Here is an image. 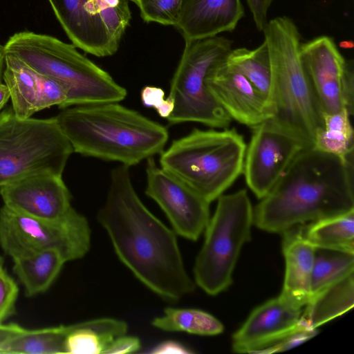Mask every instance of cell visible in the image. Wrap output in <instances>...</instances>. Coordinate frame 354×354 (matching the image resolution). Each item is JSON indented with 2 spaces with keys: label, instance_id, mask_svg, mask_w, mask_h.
<instances>
[{
  "label": "cell",
  "instance_id": "cell-21",
  "mask_svg": "<svg viewBox=\"0 0 354 354\" xmlns=\"http://www.w3.org/2000/svg\"><path fill=\"white\" fill-rule=\"evenodd\" d=\"M127 329L124 321L110 317L73 324L66 339V353H103L111 341L126 334Z\"/></svg>",
  "mask_w": 354,
  "mask_h": 354
},
{
  "label": "cell",
  "instance_id": "cell-25",
  "mask_svg": "<svg viewBox=\"0 0 354 354\" xmlns=\"http://www.w3.org/2000/svg\"><path fill=\"white\" fill-rule=\"evenodd\" d=\"M350 116L346 109L323 113L322 125L315 132L313 146L344 159L353 158L354 131Z\"/></svg>",
  "mask_w": 354,
  "mask_h": 354
},
{
  "label": "cell",
  "instance_id": "cell-32",
  "mask_svg": "<svg viewBox=\"0 0 354 354\" xmlns=\"http://www.w3.org/2000/svg\"><path fill=\"white\" fill-rule=\"evenodd\" d=\"M38 95L36 112L57 105L64 109L68 95V88L59 82L37 73Z\"/></svg>",
  "mask_w": 354,
  "mask_h": 354
},
{
  "label": "cell",
  "instance_id": "cell-33",
  "mask_svg": "<svg viewBox=\"0 0 354 354\" xmlns=\"http://www.w3.org/2000/svg\"><path fill=\"white\" fill-rule=\"evenodd\" d=\"M19 289L12 277L0 263V324L12 316L16 311V302Z\"/></svg>",
  "mask_w": 354,
  "mask_h": 354
},
{
  "label": "cell",
  "instance_id": "cell-37",
  "mask_svg": "<svg viewBox=\"0 0 354 354\" xmlns=\"http://www.w3.org/2000/svg\"><path fill=\"white\" fill-rule=\"evenodd\" d=\"M246 1L252 14L257 28L259 31H263L268 23V11L273 0H246Z\"/></svg>",
  "mask_w": 354,
  "mask_h": 354
},
{
  "label": "cell",
  "instance_id": "cell-9",
  "mask_svg": "<svg viewBox=\"0 0 354 354\" xmlns=\"http://www.w3.org/2000/svg\"><path fill=\"white\" fill-rule=\"evenodd\" d=\"M185 41L171 80L169 97L174 108L167 120L170 124L194 122L225 129L232 118L210 94L205 79L213 66L225 59L232 41L221 36Z\"/></svg>",
  "mask_w": 354,
  "mask_h": 354
},
{
  "label": "cell",
  "instance_id": "cell-23",
  "mask_svg": "<svg viewBox=\"0 0 354 354\" xmlns=\"http://www.w3.org/2000/svg\"><path fill=\"white\" fill-rule=\"evenodd\" d=\"M3 79L9 89L15 115L21 119L31 118L36 113L37 73L15 57L6 55Z\"/></svg>",
  "mask_w": 354,
  "mask_h": 354
},
{
  "label": "cell",
  "instance_id": "cell-2",
  "mask_svg": "<svg viewBox=\"0 0 354 354\" xmlns=\"http://www.w3.org/2000/svg\"><path fill=\"white\" fill-rule=\"evenodd\" d=\"M354 210L353 158L308 147L253 210L254 225L280 233Z\"/></svg>",
  "mask_w": 354,
  "mask_h": 354
},
{
  "label": "cell",
  "instance_id": "cell-5",
  "mask_svg": "<svg viewBox=\"0 0 354 354\" xmlns=\"http://www.w3.org/2000/svg\"><path fill=\"white\" fill-rule=\"evenodd\" d=\"M263 32L272 71V118L313 146L322 113L301 62L298 28L291 19L278 17L268 21Z\"/></svg>",
  "mask_w": 354,
  "mask_h": 354
},
{
  "label": "cell",
  "instance_id": "cell-44",
  "mask_svg": "<svg viewBox=\"0 0 354 354\" xmlns=\"http://www.w3.org/2000/svg\"><path fill=\"white\" fill-rule=\"evenodd\" d=\"M129 1V0H128Z\"/></svg>",
  "mask_w": 354,
  "mask_h": 354
},
{
  "label": "cell",
  "instance_id": "cell-34",
  "mask_svg": "<svg viewBox=\"0 0 354 354\" xmlns=\"http://www.w3.org/2000/svg\"><path fill=\"white\" fill-rule=\"evenodd\" d=\"M141 100L147 107H153L158 115L167 118L172 113L174 104L169 96L165 98L164 91L158 87L147 86L142 89Z\"/></svg>",
  "mask_w": 354,
  "mask_h": 354
},
{
  "label": "cell",
  "instance_id": "cell-31",
  "mask_svg": "<svg viewBox=\"0 0 354 354\" xmlns=\"http://www.w3.org/2000/svg\"><path fill=\"white\" fill-rule=\"evenodd\" d=\"M140 9V16L147 22L174 26L183 0H129Z\"/></svg>",
  "mask_w": 354,
  "mask_h": 354
},
{
  "label": "cell",
  "instance_id": "cell-43",
  "mask_svg": "<svg viewBox=\"0 0 354 354\" xmlns=\"http://www.w3.org/2000/svg\"><path fill=\"white\" fill-rule=\"evenodd\" d=\"M3 262V259L2 257L0 256V263Z\"/></svg>",
  "mask_w": 354,
  "mask_h": 354
},
{
  "label": "cell",
  "instance_id": "cell-15",
  "mask_svg": "<svg viewBox=\"0 0 354 354\" xmlns=\"http://www.w3.org/2000/svg\"><path fill=\"white\" fill-rule=\"evenodd\" d=\"M205 84L210 94L232 120L252 129L273 117L267 100L225 59L209 70Z\"/></svg>",
  "mask_w": 354,
  "mask_h": 354
},
{
  "label": "cell",
  "instance_id": "cell-18",
  "mask_svg": "<svg viewBox=\"0 0 354 354\" xmlns=\"http://www.w3.org/2000/svg\"><path fill=\"white\" fill-rule=\"evenodd\" d=\"M244 15L241 0H183L174 26L185 41L232 32Z\"/></svg>",
  "mask_w": 354,
  "mask_h": 354
},
{
  "label": "cell",
  "instance_id": "cell-29",
  "mask_svg": "<svg viewBox=\"0 0 354 354\" xmlns=\"http://www.w3.org/2000/svg\"><path fill=\"white\" fill-rule=\"evenodd\" d=\"M352 273L354 253L315 248L310 299Z\"/></svg>",
  "mask_w": 354,
  "mask_h": 354
},
{
  "label": "cell",
  "instance_id": "cell-24",
  "mask_svg": "<svg viewBox=\"0 0 354 354\" xmlns=\"http://www.w3.org/2000/svg\"><path fill=\"white\" fill-rule=\"evenodd\" d=\"M303 232L315 248L354 253V210L311 222Z\"/></svg>",
  "mask_w": 354,
  "mask_h": 354
},
{
  "label": "cell",
  "instance_id": "cell-6",
  "mask_svg": "<svg viewBox=\"0 0 354 354\" xmlns=\"http://www.w3.org/2000/svg\"><path fill=\"white\" fill-rule=\"evenodd\" d=\"M245 150L235 129H194L160 153V167L210 203L243 174Z\"/></svg>",
  "mask_w": 354,
  "mask_h": 354
},
{
  "label": "cell",
  "instance_id": "cell-3",
  "mask_svg": "<svg viewBox=\"0 0 354 354\" xmlns=\"http://www.w3.org/2000/svg\"><path fill=\"white\" fill-rule=\"evenodd\" d=\"M73 151L127 167L160 153L165 127L118 102L75 105L55 117Z\"/></svg>",
  "mask_w": 354,
  "mask_h": 354
},
{
  "label": "cell",
  "instance_id": "cell-20",
  "mask_svg": "<svg viewBox=\"0 0 354 354\" xmlns=\"http://www.w3.org/2000/svg\"><path fill=\"white\" fill-rule=\"evenodd\" d=\"M354 305V273L312 297L304 307L302 323L317 329L344 314Z\"/></svg>",
  "mask_w": 354,
  "mask_h": 354
},
{
  "label": "cell",
  "instance_id": "cell-11",
  "mask_svg": "<svg viewBox=\"0 0 354 354\" xmlns=\"http://www.w3.org/2000/svg\"><path fill=\"white\" fill-rule=\"evenodd\" d=\"M252 129L249 145L246 147L243 173L248 187L261 199L297 154L311 146L273 118Z\"/></svg>",
  "mask_w": 354,
  "mask_h": 354
},
{
  "label": "cell",
  "instance_id": "cell-1",
  "mask_svg": "<svg viewBox=\"0 0 354 354\" xmlns=\"http://www.w3.org/2000/svg\"><path fill=\"white\" fill-rule=\"evenodd\" d=\"M97 220L120 260L151 291L171 301L194 291L196 285L185 270L176 234L140 199L129 167L120 165L111 170Z\"/></svg>",
  "mask_w": 354,
  "mask_h": 354
},
{
  "label": "cell",
  "instance_id": "cell-4",
  "mask_svg": "<svg viewBox=\"0 0 354 354\" xmlns=\"http://www.w3.org/2000/svg\"><path fill=\"white\" fill-rule=\"evenodd\" d=\"M10 55L36 73L54 79L68 90L64 108L123 100L127 90L106 71L76 50L50 35L24 30L4 45Z\"/></svg>",
  "mask_w": 354,
  "mask_h": 354
},
{
  "label": "cell",
  "instance_id": "cell-8",
  "mask_svg": "<svg viewBox=\"0 0 354 354\" xmlns=\"http://www.w3.org/2000/svg\"><path fill=\"white\" fill-rule=\"evenodd\" d=\"M205 230L194 266L196 285L209 295L229 288L243 245L251 239L253 208L245 189L221 195Z\"/></svg>",
  "mask_w": 354,
  "mask_h": 354
},
{
  "label": "cell",
  "instance_id": "cell-19",
  "mask_svg": "<svg viewBox=\"0 0 354 354\" xmlns=\"http://www.w3.org/2000/svg\"><path fill=\"white\" fill-rule=\"evenodd\" d=\"M281 234L286 269L280 295L293 305L304 308L310 297L315 247L305 238L300 225Z\"/></svg>",
  "mask_w": 354,
  "mask_h": 354
},
{
  "label": "cell",
  "instance_id": "cell-38",
  "mask_svg": "<svg viewBox=\"0 0 354 354\" xmlns=\"http://www.w3.org/2000/svg\"><path fill=\"white\" fill-rule=\"evenodd\" d=\"M343 88L346 109L350 115L353 114L354 102V72L353 61H346L343 78Z\"/></svg>",
  "mask_w": 354,
  "mask_h": 354
},
{
  "label": "cell",
  "instance_id": "cell-35",
  "mask_svg": "<svg viewBox=\"0 0 354 354\" xmlns=\"http://www.w3.org/2000/svg\"><path fill=\"white\" fill-rule=\"evenodd\" d=\"M317 329L304 325L295 331L262 349L258 353H270L288 350L313 337L317 334Z\"/></svg>",
  "mask_w": 354,
  "mask_h": 354
},
{
  "label": "cell",
  "instance_id": "cell-30",
  "mask_svg": "<svg viewBox=\"0 0 354 354\" xmlns=\"http://www.w3.org/2000/svg\"><path fill=\"white\" fill-rule=\"evenodd\" d=\"M95 13L103 20L111 42L118 49L131 14L128 0H92Z\"/></svg>",
  "mask_w": 354,
  "mask_h": 354
},
{
  "label": "cell",
  "instance_id": "cell-27",
  "mask_svg": "<svg viewBox=\"0 0 354 354\" xmlns=\"http://www.w3.org/2000/svg\"><path fill=\"white\" fill-rule=\"evenodd\" d=\"M225 61L245 76L270 105L272 71L268 48L265 41L253 50L245 48L232 49Z\"/></svg>",
  "mask_w": 354,
  "mask_h": 354
},
{
  "label": "cell",
  "instance_id": "cell-17",
  "mask_svg": "<svg viewBox=\"0 0 354 354\" xmlns=\"http://www.w3.org/2000/svg\"><path fill=\"white\" fill-rule=\"evenodd\" d=\"M66 34L76 47L99 57L111 56L118 49L107 28L95 12L92 0H48Z\"/></svg>",
  "mask_w": 354,
  "mask_h": 354
},
{
  "label": "cell",
  "instance_id": "cell-39",
  "mask_svg": "<svg viewBox=\"0 0 354 354\" xmlns=\"http://www.w3.org/2000/svg\"><path fill=\"white\" fill-rule=\"evenodd\" d=\"M149 353L151 354H190L194 352L179 342L166 340L156 345Z\"/></svg>",
  "mask_w": 354,
  "mask_h": 354
},
{
  "label": "cell",
  "instance_id": "cell-12",
  "mask_svg": "<svg viewBox=\"0 0 354 354\" xmlns=\"http://www.w3.org/2000/svg\"><path fill=\"white\" fill-rule=\"evenodd\" d=\"M147 162L145 194L162 209L173 230L196 241L210 219L209 203L186 183L158 167L153 157Z\"/></svg>",
  "mask_w": 354,
  "mask_h": 354
},
{
  "label": "cell",
  "instance_id": "cell-16",
  "mask_svg": "<svg viewBox=\"0 0 354 354\" xmlns=\"http://www.w3.org/2000/svg\"><path fill=\"white\" fill-rule=\"evenodd\" d=\"M303 310L280 295L268 300L257 307L233 334L232 351L258 353L304 326Z\"/></svg>",
  "mask_w": 354,
  "mask_h": 354
},
{
  "label": "cell",
  "instance_id": "cell-22",
  "mask_svg": "<svg viewBox=\"0 0 354 354\" xmlns=\"http://www.w3.org/2000/svg\"><path fill=\"white\" fill-rule=\"evenodd\" d=\"M13 260L12 270L27 297L47 291L59 274L66 261L56 250H46Z\"/></svg>",
  "mask_w": 354,
  "mask_h": 354
},
{
  "label": "cell",
  "instance_id": "cell-14",
  "mask_svg": "<svg viewBox=\"0 0 354 354\" xmlns=\"http://www.w3.org/2000/svg\"><path fill=\"white\" fill-rule=\"evenodd\" d=\"M300 56L322 113L347 109L343 88L346 61L333 39L321 36L301 44Z\"/></svg>",
  "mask_w": 354,
  "mask_h": 354
},
{
  "label": "cell",
  "instance_id": "cell-13",
  "mask_svg": "<svg viewBox=\"0 0 354 354\" xmlns=\"http://www.w3.org/2000/svg\"><path fill=\"white\" fill-rule=\"evenodd\" d=\"M4 205L29 216L57 220L73 207L62 176L50 173L29 175L0 187Z\"/></svg>",
  "mask_w": 354,
  "mask_h": 354
},
{
  "label": "cell",
  "instance_id": "cell-7",
  "mask_svg": "<svg viewBox=\"0 0 354 354\" xmlns=\"http://www.w3.org/2000/svg\"><path fill=\"white\" fill-rule=\"evenodd\" d=\"M73 152L55 117L21 119L12 108L0 113V187L35 174L62 176Z\"/></svg>",
  "mask_w": 354,
  "mask_h": 354
},
{
  "label": "cell",
  "instance_id": "cell-36",
  "mask_svg": "<svg viewBox=\"0 0 354 354\" xmlns=\"http://www.w3.org/2000/svg\"><path fill=\"white\" fill-rule=\"evenodd\" d=\"M141 342L138 337L124 335L115 337L107 346L103 354L131 353L139 351Z\"/></svg>",
  "mask_w": 354,
  "mask_h": 354
},
{
  "label": "cell",
  "instance_id": "cell-41",
  "mask_svg": "<svg viewBox=\"0 0 354 354\" xmlns=\"http://www.w3.org/2000/svg\"><path fill=\"white\" fill-rule=\"evenodd\" d=\"M9 98H10V94L8 86L6 84L0 83V111L6 105Z\"/></svg>",
  "mask_w": 354,
  "mask_h": 354
},
{
  "label": "cell",
  "instance_id": "cell-42",
  "mask_svg": "<svg viewBox=\"0 0 354 354\" xmlns=\"http://www.w3.org/2000/svg\"><path fill=\"white\" fill-rule=\"evenodd\" d=\"M5 48L4 46L0 44V83L3 78V68L5 66Z\"/></svg>",
  "mask_w": 354,
  "mask_h": 354
},
{
  "label": "cell",
  "instance_id": "cell-28",
  "mask_svg": "<svg viewBox=\"0 0 354 354\" xmlns=\"http://www.w3.org/2000/svg\"><path fill=\"white\" fill-rule=\"evenodd\" d=\"M151 324L164 331L207 336L221 334L224 330L223 324L215 317L194 308H166L164 315L155 317Z\"/></svg>",
  "mask_w": 354,
  "mask_h": 354
},
{
  "label": "cell",
  "instance_id": "cell-10",
  "mask_svg": "<svg viewBox=\"0 0 354 354\" xmlns=\"http://www.w3.org/2000/svg\"><path fill=\"white\" fill-rule=\"evenodd\" d=\"M0 246L12 259L56 250L66 262L84 257L91 247L86 218L74 208L57 220L35 218L6 205L0 209Z\"/></svg>",
  "mask_w": 354,
  "mask_h": 354
},
{
  "label": "cell",
  "instance_id": "cell-40",
  "mask_svg": "<svg viewBox=\"0 0 354 354\" xmlns=\"http://www.w3.org/2000/svg\"><path fill=\"white\" fill-rule=\"evenodd\" d=\"M24 330V328L15 323L0 324V347L10 339Z\"/></svg>",
  "mask_w": 354,
  "mask_h": 354
},
{
  "label": "cell",
  "instance_id": "cell-26",
  "mask_svg": "<svg viewBox=\"0 0 354 354\" xmlns=\"http://www.w3.org/2000/svg\"><path fill=\"white\" fill-rule=\"evenodd\" d=\"M71 325L25 329L0 347V354L66 353V339Z\"/></svg>",
  "mask_w": 354,
  "mask_h": 354
}]
</instances>
